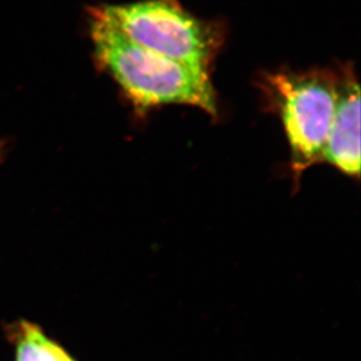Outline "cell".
Returning <instances> with one entry per match:
<instances>
[{"instance_id": "6da1fadb", "label": "cell", "mask_w": 361, "mask_h": 361, "mask_svg": "<svg viewBox=\"0 0 361 361\" xmlns=\"http://www.w3.org/2000/svg\"><path fill=\"white\" fill-rule=\"evenodd\" d=\"M90 14L97 63L113 76L137 109L188 104L216 115V99L208 72L149 51L108 21Z\"/></svg>"}, {"instance_id": "7a4b0ae2", "label": "cell", "mask_w": 361, "mask_h": 361, "mask_svg": "<svg viewBox=\"0 0 361 361\" xmlns=\"http://www.w3.org/2000/svg\"><path fill=\"white\" fill-rule=\"evenodd\" d=\"M90 12L135 44L206 72L221 46V28L188 13L178 0H140L92 7Z\"/></svg>"}, {"instance_id": "3957f363", "label": "cell", "mask_w": 361, "mask_h": 361, "mask_svg": "<svg viewBox=\"0 0 361 361\" xmlns=\"http://www.w3.org/2000/svg\"><path fill=\"white\" fill-rule=\"evenodd\" d=\"M338 76L324 71L277 72L262 85L270 104L280 114L295 177L323 161L337 99Z\"/></svg>"}, {"instance_id": "277c9868", "label": "cell", "mask_w": 361, "mask_h": 361, "mask_svg": "<svg viewBox=\"0 0 361 361\" xmlns=\"http://www.w3.org/2000/svg\"><path fill=\"white\" fill-rule=\"evenodd\" d=\"M323 161L351 177L360 173V88L351 67L338 76L336 108Z\"/></svg>"}, {"instance_id": "5b68a950", "label": "cell", "mask_w": 361, "mask_h": 361, "mask_svg": "<svg viewBox=\"0 0 361 361\" xmlns=\"http://www.w3.org/2000/svg\"><path fill=\"white\" fill-rule=\"evenodd\" d=\"M6 336L14 348L13 361H78L39 324L27 319L8 324Z\"/></svg>"}, {"instance_id": "8992f818", "label": "cell", "mask_w": 361, "mask_h": 361, "mask_svg": "<svg viewBox=\"0 0 361 361\" xmlns=\"http://www.w3.org/2000/svg\"><path fill=\"white\" fill-rule=\"evenodd\" d=\"M1 150H3V145L0 144V154H1Z\"/></svg>"}]
</instances>
